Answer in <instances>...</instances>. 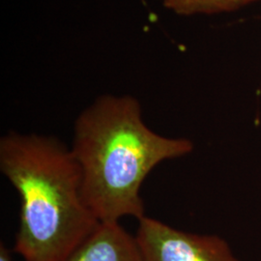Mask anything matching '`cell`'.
<instances>
[{
    "label": "cell",
    "instance_id": "1",
    "mask_svg": "<svg viewBox=\"0 0 261 261\" xmlns=\"http://www.w3.org/2000/svg\"><path fill=\"white\" fill-rule=\"evenodd\" d=\"M70 149L87 205L100 222H120L145 216L144 180L161 163L189 155L194 143L151 130L136 98L103 95L76 118Z\"/></svg>",
    "mask_w": 261,
    "mask_h": 261
},
{
    "label": "cell",
    "instance_id": "2",
    "mask_svg": "<svg viewBox=\"0 0 261 261\" xmlns=\"http://www.w3.org/2000/svg\"><path fill=\"white\" fill-rule=\"evenodd\" d=\"M0 171L19 196L14 252L24 261H63L100 224L70 147L53 136L11 130L0 139Z\"/></svg>",
    "mask_w": 261,
    "mask_h": 261
},
{
    "label": "cell",
    "instance_id": "3",
    "mask_svg": "<svg viewBox=\"0 0 261 261\" xmlns=\"http://www.w3.org/2000/svg\"><path fill=\"white\" fill-rule=\"evenodd\" d=\"M135 236L143 261H240L218 235L186 232L146 216Z\"/></svg>",
    "mask_w": 261,
    "mask_h": 261
},
{
    "label": "cell",
    "instance_id": "4",
    "mask_svg": "<svg viewBox=\"0 0 261 261\" xmlns=\"http://www.w3.org/2000/svg\"><path fill=\"white\" fill-rule=\"evenodd\" d=\"M63 261H143L136 236L120 222H100Z\"/></svg>",
    "mask_w": 261,
    "mask_h": 261
},
{
    "label": "cell",
    "instance_id": "5",
    "mask_svg": "<svg viewBox=\"0 0 261 261\" xmlns=\"http://www.w3.org/2000/svg\"><path fill=\"white\" fill-rule=\"evenodd\" d=\"M261 0H163L167 9L180 16L230 13Z\"/></svg>",
    "mask_w": 261,
    "mask_h": 261
},
{
    "label": "cell",
    "instance_id": "6",
    "mask_svg": "<svg viewBox=\"0 0 261 261\" xmlns=\"http://www.w3.org/2000/svg\"><path fill=\"white\" fill-rule=\"evenodd\" d=\"M0 261H15L12 258L8 248L2 242L0 243Z\"/></svg>",
    "mask_w": 261,
    "mask_h": 261
}]
</instances>
